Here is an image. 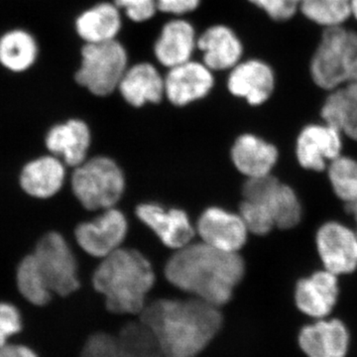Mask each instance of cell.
<instances>
[{"instance_id": "cell-31", "label": "cell", "mask_w": 357, "mask_h": 357, "mask_svg": "<svg viewBox=\"0 0 357 357\" xmlns=\"http://www.w3.org/2000/svg\"><path fill=\"white\" fill-rule=\"evenodd\" d=\"M277 24H289L300 16L302 0H248Z\"/></svg>"}, {"instance_id": "cell-5", "label": "cell", "mask_w": 357, "mask_h": 357, "mask_svg": "<svg viewBox=\"0 0 357 357\" xmlns=\"http://www.w3.org/2000/svg\"><path fill=\"white\" fill-rule=\"evenodd\" d=\"M75 196L89 211L114 208L126 189L121 167L107 157L86 160L76 167L72 178Z\"/></svg>"}, {"instance_id": "cell-34", "label": "cell", "mask_w": 357, "mask_h": 357, "mask_svg": "<svg viewBox=\"0 0 357 357\" xmlns=\"http://www.w3.org/2000/svg\"><path fill=\"white\" fill-rule=\"evenodd\" d=\"M119 8H123L134 22H143L153 17L157 9V0H114Z\"/></svg>"}, {"instance_id": "cell-9", "label": "cell", "mask_w": 357, "mask_h": 357, "mask_svg": "<svg viewBox=\"0 0 357 357\" xmlns=\"http://www.w3.org/2000/svg\"><path fill=\"white\" fill-rule=\"evenodd\" d=\"M314 243L324 269L338 277L356 271V229L337 220H328L317 229Z\"/></svg>"}, {"instance_id": "cell-32", "label": "cell", "mask_w": 357, "mask_h": 357, "mask_svg": "<svg viewBox=\"0 0 357 357\" xmlns=\"http://www.w3.org/2000/svg\"><path fill=\"white\" fill-rule=\"evenodd\" d=\"M79 357H126L117 335L96 333L84 342Z\"/></svg>"}, {"instance_id": "cell-15", "label": "cell", "mask_w": 357, "mask_h": 357, "mask_svg": "<svg viewBox=\"0 0 357 357\" xmlns=\"http://www.w3.org/2000/svg\"><path fill=\"white\" fill-rule=\"evenodd\" d=\"M138 218L159 237L167 248L181 249L191 243L195 229L184 211L165 210L158 204H142L136 208Z\"/></svg>"}, {"instance_id": "cell-17", "label": "cell", "mask_w": 357, "mask_h": 357, "mask_svg": "<svg viewBox=\"0 0 357 357\" xmlns=\"http://www.w3.org/2000/svg\"><path fill=\"white\" fill-rule=\"evenodd\" d=\"M237 170L248 178L270 175L279 159L278 148L255 134H243L231 149Z\"/></svg>"}, {"instance_id": "cell-28", "label": "cell", "mask_w": 357, "mask_h": 357, "mask_svg": "<svg viewBox=\"0 0 357 357\" xmlns=\"http://www.w3.org/2000/svg\"><path fill=\"white\" fill-rule=\"evenodd\" d=\"M328 182L338 199L349 206L357 202V160L342 154L326 167Z\"/></svg>"}, {"instance_id": "cell-30", "label": "cell", "mask_w": 357, "mask_h": 357, "mask_svg": "<svg viewBox=\"0 0 357 357\" xmlns=\"http://www.w3.org/2000/svg\"><path fill=\"white\" fill-rule=\"evenodd\" d=\"M239 215L243 218L248 231L255 236H266L276 227L267 204L243 199L239 206Z\"/></svg>"}, {"instance_id": "cell-33", "label": "cell", "mask_w": 357, "mask_h": 357, "mask_svg": "<svg viewBox=\"0 0 357 357\" xmlns=\"http://www.w3.org/2000/svg\"><path fill=\"white\" fill-rule=\"evenodd\" d=\"M22 328L21 314L17 307L8 303H0V347L8 342V338Z\"/></svg>"}, {"instance_id": "cell-20", "label": "cell", "mask_w": 357, "mask_h": 357, "mask_svg": "<svg viewBox=\"0 0 357 357\" xmlns=\"http://www.w3.org/2000/svg\"><path fill=\"white\" fill-rule=\"evenodd\" d=\"M119 89L129 105L140 107L147 102H161L165 95V79L154 66L140 63L126 70Z\"/></svg>"}, {"instance_id": "cell-25", "label": "cell", "mask_w": 357, "mask_h": 357, "mask_svg": "<svg viewBox=\"0 0 357 357\" xmlns=\"http://www.w3.org/2000/svg\"><path fill=\"white\" fill-rule=\"evenodd\" d=\"M351 0H302L300 17L319 30L351 23Z\"/></svg>"}, {"instance_id": "cell-3", "label": "cell", "mask_w": 357, "mask_h": 357, "mask_svg": "<svg viewBox=\"0 0 357 357\" xmlns=\"http://www.w3.org/2000/svg\"><path fill=\"white\" fill-rule=\"evenodd\" d=\"M153 268L137 250L119 248L103 258L93 276V288L105 297V307L117 314H139L153 287Z\"/></svg>"}, {"instance_id": "cell-21", "label": "cell", "mask_w": 357, "mask_h": 357, "mask_svg": "<svg viewBox=\"0 0 357 357\" xmlns=\"http://www.w3.org/2000/svg\"><path fill=\"white\" fill-rule=\"evenodd\" d=\"M91 144V132L84 121L72 119L54 126L46 137V146L52 153L63 157L66 164L77 167L86 161Z\"/></svg>"}, {"instance_id": "cell-23", "label": "cell", "mask_w": 357, "mask_h": 357, "mask_svg": "<svg viewBox=\"0 0 357 357\" xmlns=\"http://www.w3.org/2000/svg\"><path fill=\"white\" fill-rule=\"evenodd\" d=\"M65 167L52 156L33 160L22 169L20 185L23 191L37 199H48L57 194L64 184Z\"/></svg>"}, {"instance_id": "cell-38", "label": "cell", "mask_w": 357, "mask_h": 357, "mask_svg": "<svg viewBox=\"0 0 357 357\" xmlns=\"http://www.w3.org/2000/svg\"><path fill=\"white\" fill-rule=\"evenodd\" d=\"M345 206H347V213H349V215H351L352 218H354V223H356L354 229H356L357 231V202L356 203Z\"/></svg>"}, {"instance_id": "cell-13", "label": "cell", "mask_w": 357, "mask_h": 357, "mask_svg": "<svg viewBox=\"0 0 357 357\" xmlns=\"http://www.w3.org/2000/svg\"><path fill=\"white\" fill-rule=\"evenodd\" d=\"M227 88L231 95L243 98L251 107H260L274 96L278 88V77L269 63L261 59H250L232 68Z\"/></svg>"}, {"instance_id": "cell-26", "label": "cell", "mask_w": 357, "mask_h": 357, "mask_svg": "<svg viewBox=\"0 0 357 357\" xmlns=\"http://www.w3.org/2000/svg\"><path fill=\"white\" fill-rule=\"evenodd\" d=\"M264 204L270 208L277 229H292L302 222V203L291 185L279 183Z\"/></svg>"}, {"instance_id": "cell-24", "label": "cell", "mask_w": 357, "mask_h": 357, "mask_svg": "<svg viewBox=\"0 0 357 357\" xmlns=\"http://www.w3.org/2000/svg\"><path fill=\"white\" fill-rule=\"evenodd\" d=\"M76 28L77 34L86 43L112 41L121 28L119 7L112 3H100L79 16Z\"/></svg>"}, {"instance_id": "cell-35", "label": "cell", "mask_w": 357, "mask_h": 357, "mask_svg": "<svg viewBox=\"0 0 357 357\" xmlns=\"http://www.w3.org/2000/svg\"><path fill=\"white\" fill-rule=\"evenodd\" d=\"M201 0H157L160 11L166 13L185 14L199 6Z\"/></svg>"}, {"instance_id": "cell-11", "label": "cell", "mask_w": 357, "mask_h": 357, "mask_svg": "<svg viewBox=\"0 0 357 357\" xmlns=\"http://www.w3.org/2000/svg\"><path fill=\"white\" fill-rule=\"evenodd\" d=\"M298 344L307 357H345L351 345V332L338 317L312 319L301 326Z\"/></svg>"}, {"instance_id": "cell-4", "label": "cell", "mask_w": 357, "mask_h": 357, "mask_svg": "<svg viewBox=\"0 0 357 357\" xmlns=\"http://www.w3.org/2000/svg\"><path fill=\"white\" fill-rule=\"evenodd\" d=\"M314 89L326 93L357 79V27L351 24L319 30L307 64Z\"/></svg>"}, {"instance_id": "cell-16", "label": "cell", "mask_w": 357, "mask_h": 357, "mask_svg": "<svg viewBox=\"0 0 357 357\" xmlns=\"http://www.w3.org/2000/svg\"><path fill=\"white\" fill-rule=\"evenodd\" d=\"M213 83L206 65L188 61L171 68L165 79V95L174 105L184 107L208 96Z\"/></svg>"}, {"instance_id": "cell-6", "label": "cell", "mask_w": 357, "mask_h": 357, "mask_svg": "<svg viewBox=\"0 0 357 357\" xmlns=\"http://www.w3.org/2000/svg\"><path fill=\"white\" fill-rule=\"evenodd\" d=\"M77 83L98 96H109L119 89L128 70V54L119 42L86 44L82 51Z\"/></svg>"}, {"instance_id": "cell-22", "label": "cell", "mask_w": 357, "mask_h": 357, "mask_svg": "<svg viewBox=\"0 0 357 357\" xmlns=\"http://www.w3.org/2000/svg\"><path fill=\"white\" fill-rule=\"evenodd\" d=\"M196 46V33L191 23L185 20H172L166 23L154 52L160 64L176 67L190 61Z\"/></svg>"}, {"instance_id": "cell-12", "label": "cell", "mask_w": 357, "mask_h": 357, "mask_svg": "<svg viewBox=\"0 0 357 357\" xmlns=\"http://www.w3.org/2000/svg\"><path fill=\"white\" fill-rule=\"evenodd\" d=\"M128 230L126 215L112 208L105 210L96 220L77 225L75 236L84 252L93 257L105 258L121 248Z\"/></svg>"}, {"instance_id": "cell-10", "label": "cell", "mask_w": 357, "mask_h": 357, "mask_svg": "<svg viewBox=\"0 0 357 357\" xmlns=\"http://www.w3.org/2000/svg\"><path fill=\"white\" fill-rule=\"evenodd\" d=\"M340 295V277L324 268L296 281L292 291L296 309L310 319L333 316Z\"/></svg>"}, {"instance_id": "cell-37", "label": "cell", "mask_w": 357, "mask_h": 357, "mask_svg": "<svg viewBox=\"0 0 357 357\" xmlns=\"http://www.w3.org/2000/svg\"><path fill=\"white\" fill-rule=\"evenodd\" d=\"M351 24L357 27V0H351Z\"/></svg>"}, {"instance_id": "cell-27", "label": "cell", "mask_w": 357, "mask_h": 357, "mask_svg": "<svg viewBox=\"0 0 357 357\" xmlns=\"http://www.w3.org/2000/svg\"><path fill=\"white\" fill-rule=\"evenodd\" d=\"M16 283L21 295L35 306H45L50 302L52 292L34 255L21 260L16 272Z\"/></svg>"}, {"instance_id": "cell-8", "label": "cell", "mask_w": 357, "mask_h": 357, "mask_svg": "<svg viewBox=\"0 0 357 357\" xmlns=\"http://www.w3.org/2000/svg\"><path fill=\"white\" fill-rule=\"evenodd\" d=\"M344 138L342 131L321 119L305 124L295 141L298 164L311 172H324L330 162L342 154Z\"/></svg>"}, {"instance_id": "cell-36", "label": "cell", "mask_w": 357, "mask_h": 357, "mask_svg": "<svg viewBox=\"0 0 357 357\" xmlns=\"http://www.w3.org/2000/svg\"><path fill=\"white\" fill-rule=\"evenodd\" d=\"M0 357H38L25 345L6 344L0 347Z\"/></svg>"}, {"instance_id": "cell-7", "label": "cell", "mask_w": 357, "mask_h": 357, "mask_svg": "<svg viewBox=\"0 0 357 357\" xmlns=\"http://www.w3.org/2000/svg\"><path fill=\"white\" fill-rule=\"evenodd\" d=\"M52 294L66 297L79 287L76 257L64 237L49 232L40 239L33 253Z\"/></svg>"}, {"instance_id": "cell-2", "label": "cell", "mask_w": 357, "mask_h": 357, "mask_svg": "<svg viewBox=\"0 0 357 357\" xmlns=\"http://www.w3.org/2000/svg\"><path fill=\"white\" fill-rule=\"evenodd\" d=\"M244 274L245 263L238 252L203 241L176 250L165 267L167 280L176 288L220 307L231 300Z\"/></svg>"}, {"instance_id": "cell-29", "label": "cell", "mask_w": 357, "mask_h": 357, "mask_svg": "<svg viewBox=\"0 0 357 357\" xmlns=\"http://www.w3.org/2000/svg\"><path fill=\"white\" fill-rule=\"evenodd\" d=\"M36 52L34 40L26 32H10L0 40V62L16 72L29 68Z\"/></svg>"}, {"instance_id": "cell-1", "label": "cell", "mask_w": 357, "mask_h": 357, "mask_svg": "<svg viewBox=\"0 0 357 357\" xmlns=\"http://www.w3.org/2000/svg\"><path fill=\"white\" fill-rule=\"evenodd\" d=\"M220 307L192 297L160 299L147 304L139 319L163 357H199L222 328Z\"/></svg>"}, {"instance_id": "cell-18", "label": "cell", "mask_w": 357, "mask_h": 357, "mask_svg": "<svg viewBox=\"0 0 357 357\" xmlns=\"http://www.w3.org/2000/svg\"><path fill=\"white\" fill-rule=\"evenodd\" d=\"M321 121L357 142V79L324 93L319 107Z\"/></svg>"}, {"instance_id": "cell-19", "label": "cell", "mask_w": 357, "mask_h": 357, "mask_svg": "<svg viewBox=\"0 0 357 357\" xmlns=\"http://www.w3.org/2000/svg\"><path fill=\"white\" fill-rule=\"evenodd\" d=\"M197 45L204 53V64L211 70L232 69L243 54V45L236 33L223 25L208 28Z\"/></svg>"}, {"instance_id": "cell-14", "label": "cell", "mask_w": 357, "mask_h": 357, "mask_svg": "<svg viewBox=\"0 0 357 357\" xmlns=\"http://www.w3.org/2000/svg\"><path fill=\"white\" fill-rule=\"evenodd\" d=\"M197 231L203 243L227 252H238L245 245L249 234L241 215L217 206L202 213Z\"/></svg>"}]
</instances>
